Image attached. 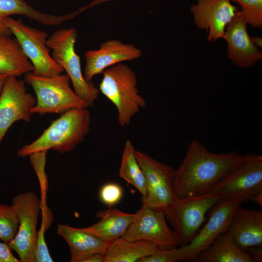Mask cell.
I'll return each mask as SVG.
<instances>
[{"mask_svg":"<svg viewBox=\"0 0 262 262\" xmlns=\"http://www.w3.org/2000/svg\"><path fill=\"white\" fill-rule=\"evenodd\" d=\"M246 159V155L234 150L212 152L202 143L192 141L181 163L174 171L173 191L175 196L182 198L211 193Z\"/></svg>","mask_w":262,"mask_h":262,"instance_id":"6da1fadb","label":"cell"},{"mask_svg":"<svg viewBox=\"0 0 262 262\" xmlns=\"http://www.w3.org/2000/svg\"><path fill=\"white\" fill-rule=\"evenodd\" d=\"M90 125L91 115L88 108L68 110L52 121L39 137L20 148L17 155L24 158L51 149L61 153L70 152L84 140Z\"/></svg>","mask_w":262,"mask_h":262,"instance_id":"7a4b0ae2","label":"cell"},{"mask_svg":"<svg viewBox=\"0 0 262 262\" xmlns=\"http://www.w3.org/2000/svg\"><path fill=\"white\" fill-rule=\"evenodd\" d=\"M102 74L99 92L116 107L119 125L127 127L146 105L145 98L139 94L136 73L121 63L107 68Z\"/></svg>","mask_w":262,"mask_h":262,"instance_id":"3957f363","label":"cell"},{"mask_svg":"<svg viewBox=\"0 0 262 262\" xmlns=\"http://www.w3.org/2000/svg\"><path fill=\"white\" fill-rule=\"evenodd\" d=\"M24 79L35 94L36 103L32 110L33 115H62L72 109L90 107L71 88L66 74L46 77L31 72L25 74Z\"/></svg>","mask_w":262,"mask_h":262,"instance_id":"277c9868","label":"cell"},{"mask_svg":"<svg viewBox=\"0 0 262 262\" xmlns=\"http://www.w3.org/2000/svg\"><path fill=\"white\" fill-rule=\"evenodd\" d=\"M78 33L74 28L55 31L47 40L54 61L66 72L77 95L91 106L97 99L99 90L92 82L86 81L82 71L81 60L75 49Z\"/></svg>","mask_w":262,"mask_h":262,"instance_id":"5b68a950","label":"cell"},{"mask_svg":"<svg viewBox=\"0 0 262 262\" xmlns=\"http://www.w3.org/2000/svg\"><path fill=\"white\" fill-rule=\"evenodd\" d=\"M219 195L206 194L177 198L164 212L181 246L188 244L200 229L207 213L221 199Z\"/></svg>","mask_w":262,"mask_h":262,"instance_id":"8992f818","label":"cell"},{"mask_svg":"<svg viewBox=\"0 0 262 262\" xmlns=\"http://www.w3.org/2000/svg\"><path fill=\"white\" fill-rule=\"evenodd\" d=\"M241 205L242 202L221 198L211 210L206 224L188 244L168 250L169 262L195 261L219 235L228 230L235 212Z\"/></svg>","mask_w":262,"mask_h":262,"instance_id":"52a82bcc","label":"cell"},{"mask_svg":"<svg viewBox=\"0 0 262 262\" xmlns=\"http://www.w3.org/2000/svg\"><path fill=\"white\" fill-rule=\"evenodd\" d=\"M11 206L18 218L19 226L15 237L8 246L17 254L20 262H34L40 200L35 193L27 191L15 196Z\"/></svg>","mask_w":262,"mask_h":262,"instance_id":"ba28073f","label":"cell"},{"mask_svg":"<svg viewBox=\"0 0 262 262\" xmlns=\"http://www.w3.org/2000/svg\"><path fill=\"white\" fill-rule=\"evenodd\" d=\"M7 27L16 39L33 66L32 72L40 77H53L64 72L53 60L47 46L48 34L45 31L29 26L20 19L7 16Z\"/></svg>","mask_w":262,"mask_h":262,"instance_id":"9c48e42d","label":"cell"},{"mask_svg":"<svg viewBox=\"0 0 262 262\" xmlns=\"http://www.w3.org/2000/svg\"><path fill=\"white\" fill-rule=\"evenodd\" d=\"M261 191L262 156L249 153L243 163L229 173L211 193L242 203Z\"/></svg>","mask_w":262,"mask_h":262,"instance_id":"30bf717a","label":"cell"},{"mask_svg":"<svg viewBox=\"0 0 262 262\" xmlns=\"http://www.w3.org/2000/svg\"><path fill=\"white\" fill-rule=\"evenodd\" d=\"M130 241L144 240L159 249H170L181 245L180 239L167 225L164 211L154 210L142 204L122 237Z\"/></svg>","mask_w":262,"mask_h":262,"instance_id":"8fae6325","label":"cell"},{"mask_svg":"<svg viewBox=\"0 0 262 262\" xmlns=\"http://www.w3.org/2000/svg\"><path fill=\"white\" fill-rule=\"evenodd\" d=\"M136 156L147 184V195L142 198V204L164 211L176 198L173 191L175 170L143 152L136 150Z\"/></svg>","mask_w":262,"mask_h":262,"instance_id":"7c38bea8","label":"cell"},{"mask_svg":"<svg viewBox=\"0 0 262 262\" xmlns=\"http://www.w3.org/2000/svg\"><path fill=\"white\" fill-rule=\"evenodd\" d=\"M26 82L8 76L0 95V146L11 127L16 121L30 122L35 97L28 92Z\"/></svg>","mask_w":262,"mask_h":262,"instance_id":"4fadbf2b","label":"cell"},{"mask_svg":"<svg viewBox=\"0 0 262 262\" xmlns=\"http://www.w3.org/2000/svg\"><path fill=\"white\" fill-rule=\"evenodd\" d=\"M191 6L194 21L199 29L208 32V40L214 42L223 38L227 25L238 11L230 0H196Z\"/></svg>","mask_w":262,"mask_h":262,"instance_id":"5bb4252c","label":"cell"},{"mask_svg":"<svg viewBox=\"0 0 262 262\" xmlns=\"http://www.w3.org/2000/svg\"><path fill=\"white\" fill-rule=\"evenodd\" d=\"M141 55V50L132 44L116 39L107 40L98 49L85 52L84 77L86 81L92 82L96 75L102 73L107 68L124 61L135 60Z\"/></svg>","mask_w":262,"mask_h":262,"instance_id":"9a60e30c","label":"cell"},{"mask_svg":"<svg viewBox=\"0 0 262 262\" xmlns=\"http://www.w3.org/2000/svg\"><path fill=\"white\" fill-rule=\"evenodd\" d=\"M247 23L239 10L227 25L223 38L228 44V56L237 66L250 67L262 59V53L248 34Z\"/></svg>","mask_w":262,"mask_h":262,"instance_id":"2e32d148","label":"cell"},{"mask_svg":"<svg viewBox=\"0 0 262 262\" xmlns=\"http://www.w3.org/2000/svg\"><path fill=\"white\" fill-rule=\"evenodd\" d=\"M236 244L246 250L262 246V211L243 208L235 212L228 230Z\"/></svg>","mask_w":262,"mask_h":262,"instance_id":"e0dca14e","label":"cell"},{"mask_svg":"<svg viewBox=\"0 0 262 262\" xmlns=\"http://www.w3.org/2000/svg\"><path fill=\"white\" fill-rule=\"evenodd\" d=\"M57 233L69 247L71 262H82L93 254L105 253L109 244L80 228L66 224H58Z\"/></svg>","mask_w":262,"mask_h":262,"instance_id":"ac0fdd59","label":"cell"},{"mask_svg":"<svg viewBox=\"0 0 262 262\" xmlns=\"http://www.w3.org/2000/svg\"><path fill=\"white\" fill-rule=\"evenodd\" d=\"M96 216L100 219L98 222L80 229L110 243L124 236L132 222L135 213H125L111 208L98 211Z\"/></svg>","mask_w":262,"mask_h":262,"instance_id":"d6986e66","label":"cell"},{"mask_svg":"<svg viewBox=\"0 0 262 262\" xmlns=\"http://www.w3.org/2000/svg\"><path fill=\"white\" fill-rule=\"evenodd\" d=\"M195 261L200 262H254L251 255L241 248L228 230L219 235Z\"/></svg>","mask_w":262,"mask_h":262,"instance_id":"ffe728a7","label":"cell"},{"mask_svg":"<svg viewBox=\"0 0 262 262\" xmlns=\"http://www.w3.org/2000/svg\"><path fill=\"white\" fill-rule=\"evenodd\" d=\"M33 70L32 64L16 39L0 36V75L18 77Z\"/></svg>","mask_w":262,"mask_h":262,"instance_id":"44dd1931","label":"cell"},{"mask_svg":"<svg viewBox=\"0 0 262 262\" xmlns=\"http://www.w3.org/2000/svg\"><path fill=\"white\" fill-rule=\"evenodd\" d=\"M159 249L147 241H130L120 237L108 245L105 253V262H139Z\"/></svg>","mask_w":262,"mask_h":262,"instance_id":"7402d4cb","label":"cell"},{"mask_svg":"<svg viewBox=\"0 0 262 262\" xmlns=\"http://www.w3.org/2000/svg\"><path fill=\"white\" fill-rule=\"evenodd\" d=\"M136 150L132 142L126 141L121 158L119 176L135 187L145 198L147 189L144 172L137 159Z\"/></svg>","mask_w":262,"mask_h":262,"instance_id":"603a6c76","label":"cell"},{"mask_svg":"<svg viewBox=\"0 0 262 262\" xmlns=\"http://www.w3.org/2000/svg\"><path fill=\"white\" fill-rule=\"evenodd\" d=\"M19 222L12 206L0 204V240L9 243L15 237Z\"/></svg>","mask_w":262,"mask_h":262,"instance_id":"cb8c5ba5","label":"cell"},{"mask_svg":"<svg viewBox=\"0 0 262 262\" xmlns=\"http://www.w3.org/2000/svg\"><path fill=\"white\" fill-rule=\"evenodd\" d=\"M240 7V13L247 24L261 28L262 27V0H230Z\"/></svg>","mask_w":262,"mask_h":262,"instance_id":"d4e9b609","label":"cell"},{"mask_svg":"<svg viewBox=\"0 0 262 262\" xmlns=\"http://www.w3.org/2000/svg\"><path fill=\"white\" fill-rule=\"evenodd\" d=\"M123 194V189L120 185L115 182H109L101 188L99 197L104 204L111 207L121 200Z\"/></svg>","mask_w":262,"mask_h":262,"instance_id":"484cf974","label":"cell"},{"mask_svg":"<svg viewBox=\"0 0 262 262\" xmlns=\"http://www.w3.org/2000/svg\"><path fill=\"white\" fill-rule=\"evenodd\" d=\"M45 232L46 231L41 227L38 231L34 252V262H53L45 240Z\"/></svg>","mask_w":262,"mask_h":262,"instance_id":"4316f807","label":"cell"},{"mask_svg":"<svg viewBox=\"0 0 262 262\" xmlns=\"http://www.w3.org/2000/svg\"><path fill=\"white\" fill-rule=\"evenodd\" d=\"M8 245L0 241V262H19L15 257Z\"/></svg>","mask_w":262,"mask_h":262,"instance_id":"83f0119b","label":"cell"},{"mask_svg":"<svg viewBox=\"0 0 262 262\" xmlns=\"http://www.w3.org/2000/svg\"><path fill=\"white\" fill-rule=\"evenodd\" d=\"M246 250L251 255L254 262H262V249L261 247H250Z\"/></svg>","mask_w":262,"mask_h":262,"instance_id":"f1b7e54d","label":"cell"},{"mask_svg":"<svg viewBox=\"0 0 262 262\" xmlns=\"http://www.w3.org/2000/svg\"><path fill=\"white\" fill-rule=\"evenodd\" d=\"M7 17L0 14V36H10L12 34L6 25V19Z\"/></svg>","mask_w":262,"mask_h":262,"instance_id":"f546056e","label":"cell"},{"mask_svg":"<svg viewBox=\"0 0 262 262\" xmlns=\"http://www.w3.org/2000/svg\"><path fill=\"white\" fill-rule=\"evenodd\" d=\"M82 262H105V253H97L89 256Z\"/></svg>","mask_w":262,"mask_h":262,"instance_id":"4dcf8cb0","label":"cell"},{"mask_svg":"<svg viewBox=\"0 0 262 262\" xmlns=\"http://www.w3.org/2000/svg\"><path fill=\"white\" fill-rule=\"evenodd\" d=\"M114 0H94L88 5H86L85 6L82 7L80 9H81V11L82 12L86 10H87L94 6H97L98 4H101L104 2H108L110 1H114Z\"/></svg>","mask_w":262,"mask_h":262,"instance_id":"1f68e13d","label":"cell"},{"mask_svg":"<svg viewBox=\"0 0 262 262\" xmlns=\"http://www.w3.org/2000/svg\"><path fill=\"white\" fill-rule=\"evenodd\" d=\"M249 200L262 207V191L254 195L249 199Z\"/></svg>","mask_w":262,"mask_h":262,"instance_id":"d6a6232c","label":"cell"},{"mask_svg":"<svg viewBox=\"0 0 262 262\" xmlns=\"http://www.w3.org/2000/svg\"><path fill=\"white\" fill-rule=\"evenodd\" d=\"M252 41L254 44L258 48H262V38L259 36L251 37Z\"/></svg>","mask_w":262,"mask_h":262,"instance_id":"836d02e7","label":"cell"},{"mask_svg":"<svg viewBox=\"0 0 262 262\" xmlns=\"http://www.w3.org/2000/svg\"><path fill=\"white\" fill-rule=\"evenodd\" d=\"M7 76L4 75H0V95L2 91L3 87L6 81Z\"/></svg>","mask_w":262,"mask_h":262,"instance_id":"e575fe53","label":"cell"}]
</instances>
